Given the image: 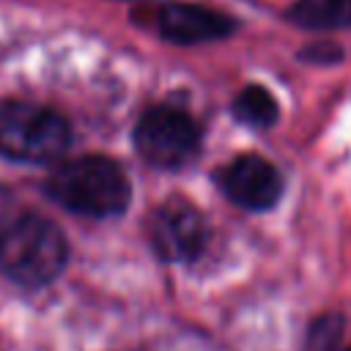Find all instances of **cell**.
<instances>
[{
	"label": "cell",
	"instance_id": "1",
	"mask_svg": "<svg viewBox=\"0 0 351 351\" xmlns=\"http://www.w3.org/2000/svg\"><path fill=\"white\" fill-rule=\"evenodd\" d=\"M47 195L74 214L115 217L129 206L132 186L118 162L88 154L55 167L47 178Z\"/></svg>",
	"mask_w": 351,
	"mask_h": 351
},
{
	"label": "cell",
	"instance_id": "2",
	"mask_svg": "<svg viewBox=\"0 0 351 351\" xmlns=\"http://www.w3.org/2000/svg\"><path fill=\"white\" fill-rule=\"evenodd\" d=\"M69 261L60 228L41 214H16L0 225V269L19 285L52 282Z\"/></svg>",
	"mask_w": 351,
	"mask_h": 351
},
{
	"label": "cell",
	"instance_id": "3",
	"mask_svg": "<svg viewBox=\"0 0 351 351\" xmlns=\"http://www.w3.org/2000/svg\"><path fill=\"white\" fill-rule=\"evenodd\" d=\"M71 143L69 123L49 107L33 101L0 104V154L14 162H55Z\"/></svg>",
	"mask_w": 351,
	"mask_h": 351
},
{
	"label": "cell",
	"instance_id": "4",
	"mask_svg": "<svg viewBox=\"0 0 351 351\" xmlns=\"http://www.w3.org/2000/svg\"><path fill=\"white\" fill-rule=\"evenodd\" d=\"M134 145L140 156L165 170L184 167L200 148V132L195 121L170 104H159L143 112L134 126Z\"/></svg>",
	"mask_w": 351,
	"mask_h": 351
},
{
	"label": "cell",
	"instance_id": "5",
	"mask_svg": "<svg viewBox=\"0 0 351 351\" xmlns=\"http://www.w3.org/2000/svg\"><path fill=\"white\" fill-rule=\"evenodd\" d=\"M151 244L159 258L170 263H189L200 258L208 244V222L192 203L181 197L167 200L151 219Z\"/></svg>",
	"mask_w": 351,
	"mask_h": 351
},
{
	"label": "cell",
	"instance_id": "6",
	"mask_svg": "<svg viewBox=\"0 0 351 351\" xmlns=\"http://www.w3.org/2000/svg\"><path fill=\"white\" fill-rule=\"evenodd\" d=\"M222 192L247 211H266L282 195V178L271 162L255 154H244L233 159L219 173Z\"/></svg>",
	"mask_w": 351,
	"mask_h": 351
},
{
	"label": "cell",
	"instance_id": "7",
	"mask_svg": "<svg viewBox=\"0 0 351 351\" xmlns=\"http://www.w3.org/2000/svg\"><path fill=\"white\" fill-rule=\"evenodd\" d=\"M156 25L159 33L173 44H203V41L225 38L236 27V22L228 14L197 3L165 5L156 16Z\"/></svg>",
	"mask_w": 351,
	"mask_h": 351
},
{
	"label": "cell",
	"instance_id": "8",
	"mask_svg": "<svg viewBox=\"0 0 351 351\" xmlns=\"http://www.w3.org/2000/svg\"><path fill=\"white\" fill-rule=\"evenodd\" d=\"M304 30H340L351 27V0H299L288 14Z\"/></svg>",
	"mask_w": 351,
	"mask_h": 351
},
{
	"label": "cell",
	"instance_id": "9",
	"mask_svg": "<svg viewBox=\"0 0 351 351\" xmlns=\"http://www.w3.org/2000/svg\"><path fill=\"white\" fill-rule=\"evenodd\" d=\"M233 112L239 121H244L247 126H271L277 121V101L274 96L261 88V85H250L244 88L236 101H233Z\"/></svg>",
	"mask_w": 351,
	"mask_h": 351
},
{
	"label": "cell",
	"instance_id": "10",
	"mask_svg": "<svg viewBox=\"0 0 351 351\" xmlns=\"http://www.w3.org/2000/svg\"><path fill=\"white\" fill-rule=\"evenodd\" d=\"M340 47L332 44V41H318V44H310L302 49V58L304 60H315V63H329V60H340Z\"/></svg>",
	"mask_w": 351,
	"mask_h": 351
},
{
	"label": "cell",
	"instance_id": "11",
	"mask_svg": "<svg viewBox=\"0 0 351 351\" xmlns=\"http://www.w3.org/2000/svg\"><path fill=\"white\" fill-rule=\"evenodd\" d=\"M348 351H351V348H348Z\"/></svg>",
	"mask_w": 351,
	"mask_h": 351
}]
</instances>
